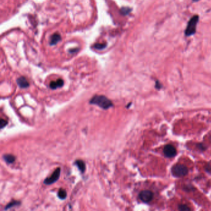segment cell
Wrapping results in <instances>:
<instances>
[{"instance_id": "3", "label": "cell", "mask_w": 211, "mask_h": 211, "mask_svg": "<svg viewBox=\"0 0 211 211\" xmlns=\"http://www.w3.org/2000/svg\"><path fill=\"white\" fill-rule=\"evenodd\" d=\"M188 172L187 167L184 165H176L172 168V174L177 177H183L187 175Z\"/></svg>"}, {"instance_id": "2", "label": "cell", "mask_w": 211, "mask_h": 211, "mask_svg": "<svg viewBox=\"0 0 211 211\" xmlns=\"http://www.w3.org/2000/svg\"><path fill=\"white\" fill-rule=\"evenodd\" d=\"M199 16L198 15H194V16L189 19L187 27L185 29L184 34L187 37L191 36L196 32L197 25L199 22Z\"/></svg>"}, {"instance_id": "8", "label": "cell", "mask_w": 211, "mask_h": 211, "mask_svg": "<svg viewBox=\"0 0 211 211\" xmlns=\"http://www.w3.org/2000/svg\"><path fill=\"white\" fill-rule=\"evenodd\" d=\"M64 85V81L61 79H58L57 81H52L50 84V87L52 89H56L58 87H61Z\"/></svg>"}, {"instance_id": "4", "label": "cell", "mask_w": 211, "mask_h": 211, "mask_svg": "<svg viewBox=\"0 0 211 211\" xmlns=\"http://www.w3.org/2000/svg\"><path fill=\"white\" fill-rule=\"evenodd\" d=\"M60 173H61V168L58 167L54 171L52 175L50 177L47 178L44 180V183L45 184L49 185L55 183L59 179Z\"/></svg>"}, {"instance_id": "5", "label": "cell", "mask_w": 211, "mask_h": 211, "mask_svg": "<svg viewBox=\"0 0 211 211\" xmlns=\"http://www.w3.org/2000/svg\"><path fill=\"white\" fill-rule=\"evenodd\" d=\"M153 193L149 190H144L139 194V198L144 203H149L153 198Z\"/></svg>"}, {"instance_id": "17", "label": "cell", "mask_w": 211, "mask_h": 211, "mask_svg": "<svg viewBox=\"0 0 211 211\" xmlns=\"http://www.w3.org/2000/svg\"><path fill=\"white\" fill-rule=\"evenodd\" d=\"M131 11V9L129 8H123L122 9V12L123 14H127Z\"/></svg>"}, {"instance_id": "9", "label": "cell", "mask_w": 211, "mask_h": 211, "mask_svg": "<svg viewBox=\"0 0 211 211\" xmlns=\"http://www.w3.org/2000/svg\"><path fill=\"white\" fill-rule=\"evenodd\" d=\"M61 37L59 34H58L57 33L54 34L51 37V38H50V44L51 45H56L58 42H59L60 41H61Z\"/></svg>"}, {"instance_id": "16", "label": "cell", "mask_w": 211, "mask_h": 211, "mask_svg": "<svg viewBox=\"0 0 211 211\" xmlns=\"http://www.w3.org/2000/svg\"><path fill=\"white\" fill-rule=\"evenodd\" d=\"M7 124H8V122L6 121V120H4L3 119H1V121H0V127H1V129L4 128Z\"/></svg>"}, {"instance_id": "1", "label": "cell", "mask_w": 211, "mask_h": 211, "mask_svg": "<svg viewBox=\"0 0 211 211\" xmlns=\"http://www.w3.org/2000/svg\"><path fill=\"white\" fill-rule=\"evenodd\" d=\"M89 103L96 105L104 110H107L113 106L111 100L104 95H95L89 101Z\"/></svg>"}, {"instance_id": "15", "label": "cell", "mask_w": 211, "mask_h": 211, "mask_svg": "<svg viewBox=\"0 0 211 211\" xmlns=\"http://www.w3.org/2000/svg\"><path fill=\"white\" fill-rule=\"evenodd\" d=\"M179 209L180 210H183V211H184V210H190V208L187 206V205H179Z\"/></svg>"}, {"instance_id": "11", "label": "cell", "mask_w": 211, "mask_h": 211, "mask_svg": "<svg viewBox=\"0 0 211 211\" xmlns=\"http://www.w3.org/2000/svg\"><path fill=\"white\" fill-rule=\"evenodd\" d=\"M3 159L8 163H13L15 160H16V157H15L13 155L11 154H5L3 155Z\"/></svg>"}, {"instance_id": "13", "label": "cell", "mask_w": 211, "mask_h": 211, "mask_svg": "<svg viewBox=\"0 0 211 211\" xmlns=\"http://www.w3.org/2000/svg\"><path fill=\"white\" fill-rule=\"evenodd\" d=\"M20 204H21V203L20 202L17 201H14L9 203L8 205H6V206L4 208V209L8 210V209H9L10 208H12L14 206H17V205H19Z\"/></svg>"}, {"instance_id": "10", "label": "cell", "mask_w": 211, "mask_h": 211, "mask_svg": "<svg viewBox=\"0 0 211 211\" xmlns=\"http://www.w3.org/2000/svg\"><path fill=\"white\" fill-rule=\"evenodd\" d=\"M74 164L76 165V166L78 167V168H79V170L81 171V172L82 173H84L85 172V163L84 162L83 160H76V162H75Z\"/></svg>"}, {"instance_id": "7", "label": "cell", "mask_w": 211, "mask_h": 211, "mask_svg": "<svg viewBox=\"0 0 211 211\" xmlns=\"http://www.w3.org/2000/svg\"><path fill=\"white\" fill-rule=\"evenodd\" d=\"M17 83L19 86L22 88H27L29 86V83L27 81V80L24 77H20L17 79Z\"/></svg>"}, {"instance_id": "14", "label": "cell", "mask_w": 211, "mask_h": 211, "mask_svg": "<svg viewBox=\"0 0 211 211\" xmlns=\"http://www.w3.org/2000/svg\"><path fill=\"white\" fill-rule=\"evenodd\" d=\"M107 46V44L106 43H95L94 45V47L95 48V49H97V50H102L103 48H105V47H106Z\"/></svg>"}, {"instance_id": "6", "label": "cell", "mask_w": 211, "mask_h": 211, "mask_svg": "<svg viewBox=\"0 0 211 211\" xmlns=\"http://www.w3.org/2000/svg\"><path fill=\"white\" fill-rule=\"evenodd\" d=\"M163 153L165 156L167 157H173L177 154V151H176V149L173 145L168 144L165 146L163 149Z\"/></svg>"}, {"instance_id": "18", "label": "cell", "mask_w": 211, "mask_h": 211, "mask_svg": "<svg viewBox=\"0 0 211 211\" xmlns=\"http://www.w3.org/2000/svg\"><path fill=\"white\" fill-rule=\"evenodd\" d=\"M193 1H199V0H193Z\"/></svg>"}, {"instance_id": "12", "label": "cell", "mask_w": 211, "mask_h": 211, "mask_svg": "<svg viewBox=\"0 0 211 211\" xmlns=\"http://www.w3.org/2000/svg\"><path fill=\"white\" fill-rule=\"evenodd\" d=\"M58 196L59 199H66V198L67 196V193L64 189H62V188L60 189L58 193Z\"/></svg>"}]
</instances>
